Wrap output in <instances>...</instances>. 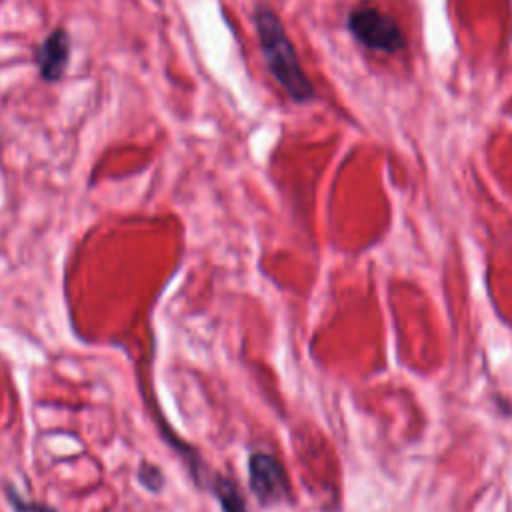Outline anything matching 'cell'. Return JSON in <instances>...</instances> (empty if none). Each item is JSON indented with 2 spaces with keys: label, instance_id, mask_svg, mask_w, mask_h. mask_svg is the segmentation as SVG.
<instances>
[{
  "label": "cell",
  "instance_id": "cell-6",
  "mask_svg": "<svg viewBox=\"0 0 512 512\" xmlns=\"http://www.w3.org/2000/svg\"><path fill=\"white\" fill-rule=\"evenodd\" d=\"M138 480L142 482L144 488H148L150 492H158L162 488V472L160 468H156L150 462H142L140 470H138Z\"/></svg>",
  "mask_w": 512,
  "mask_h": 512
},
{
  "label": "cell",
  "instance_id": "cell-5",
  "mask_svg": "<svg viewBox=\"0 0 512 512\" xmlns=\"http://www.w3.org/2000/svg\"><path fill=\"white\" fill-rule=\"evenodd\" d=\"M214 492H216L224 512H248L246 506H244V498H242V494L238 492V486L232 480L218 478Z\"/></svg>",
  "mask_w": 512,
  "mask_h": 512
},
{
  "label": "cell",
  "instance_id": "cell-2",
  "mask_svg": "<svg viewBox=\"0 0 512 512\" xmlns=\"http://www.w3.org/2000/svg\"><path fill=\"white\" fill-rule=\"evenodd\" d=\"M346 26L356 42L374 52L394 54L406 44L398 22L390 14L368 2L358 4L348 12Z\"/></svg>",
  "mask_w": 512,
  "mask_h": 512
},
{
  "label": "cell",
  "instance_id": "cell-3",
  "mask_svg": "<svg viewBox=\"0 0 512 512\" xmlns=\"http://www.w3.org/2000/svg\"><path fill=\"white\" fill-rule=\"evenodd\" d=\"M250 468V486L260 502H272L282 496L286 490V480L280 462L264 452H256L248 460Z\"/></svg>",
  "mask_w": 512,
  "mask_h": 512
},
{
  "label": "cell",
  "instance_id": "cell-7",
  "mask_svg": "<svg viewBox=\"0 0 512 512\" xmlns=\"http://www.w3.org/2000/svg\"><path fill=\"white\" fill-rule=\"evenodd\" d=\"M8 498H10L12 506H14V510H18V512H54L52 508H48V506H44V504L26 502V500H24L18 492H14V490H8Z\"/></svg>",
  "mask_w": 512,
  "mask_h": 512
},
{
  "label": "cell",
  "instance_id": "cell-1",
  "mask_svg": "<svg viewBox=\"0 0 512 512\" xmlns=\"http://www.w3.org/2000/svg\"><path fill=\"white\" fill-rule=\"evenodd\" d=\"M254 24L260 42V50L268 72L284 88L294 102H308L314 98V88L302 70L296 48L288 38V32L280 16L268 4H256Z\"/></svg>",
  "mask_w": 512,
  "mask_h": 512
},
{
  "label": "cell",
  "instance_id": "cell-4",
  "mask_svg": "<svg viewBox=\"0 0 512 512\" xmlns=\"http://www.w3.org/2000/svg\"><path fill=\"white\" fill-rule=\"evenodd\" d=\"M70 56V40L64 30H54L38 48L36 62L46 80H58L66 70Z\"/></svg>",
  "mask_w": 512,
  "mask_h": 512
}]
</instances>
